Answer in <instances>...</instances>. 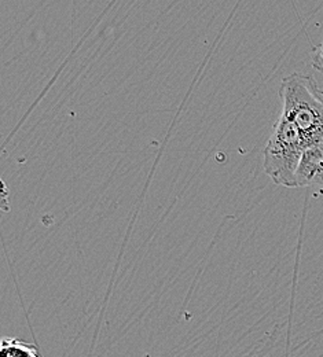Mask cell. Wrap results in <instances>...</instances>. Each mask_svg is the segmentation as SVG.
I'll return each instance as SVG.
<instances>
[{"label":"cell","mask_w":323,"mask_h":357,"mask_svg":"<svg viewBox=\"0 0 323 357\" xmlns=\"http://www.w3.org/2000/svg\"><path fill=\"white\" fill-rule=\"evenodd\" d=\"M307 146L296 126L280 114L270 136L263 157L267 176L278 185L297 187L296 175Z\"/></svg>","instance_id":"2"},{"label":"cell","mask_w":323,"mask_h":357,"mask_svg":"<svg viewBox=\"0 0 323 357\" xmlns=\"http://www.w3.org/2000/svg\"><path fill=\"white\" fill-rule=\"evenodd\" d=\"M282 116L290 120L303 136L307 149L323 139V91L311 76L293 73L279 89Z\"/></svg>","instance_id":"1"},{"label":"cell","mask_w":323,"mask_h":357,"mask_svg":"<svg viewBox=\"0 0 323 357\" xmlns=\"http://www.w3.org/2000/svg\"><path fill=\"white\" fill-rule=\"evenodd\" d=\"M1 357H40V355L31 344L14 338H3Z\"/></svg>","instance_id":"4"},{"label":"cell","mask_w":323,"mask_h":357,"mask_svg":"<svg viewBox=\"0 0 323 357\" xmlns=\"http://www.w3.org/2000/svg\"><path fill=\"white\" fill-rule=\"evenodd\" d=\"M297 187L323 184V139L306 149L296 175Z\"/></svg>","instance_id":"3"},{"label":"cell","mask_w":323,"mask_h":357,"mask_svg":"<svg viewBox=\"0 0 323 357\" xmlns=\"http://www.w3.org/2000/svg\"><path fill=\"white\" fill-rule=\"evenodd\" d=\"M314 68H317L320 72L323 73V43L315 50V54H314Z\"/></svg>","instance_id":"5"}]
</instances>
